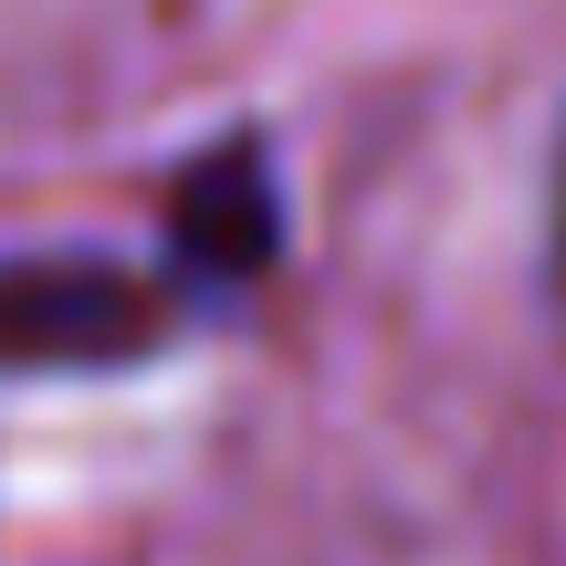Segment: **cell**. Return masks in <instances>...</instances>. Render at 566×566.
<instances>
[{"mask_svg":"<svg viewBox=\"0 0 566 566\" xmlns=\"http://www.w3.org/2000/svg\"><path fill=\"white\" fill-rule=\"evenodd\" d=\"M189 315L168 263L116 252H0V378H63V367H137Z\"/></svg>","mask_w":566,"mask_h":566,"instance_id":"obj_1","label":"cell"},{"mask_svg":"<svg viewBox=\"0 0 566 566\" xmlns=\"http://www.w3.org/2000/svg\"><path fill=\"white\" fill-rule=\"evenodd\" d=\"M283 252V200H273V158L252 126L210 137L200 158L168 168V200H158V263L179 273V294H242L252 273H273Z\"/></svg>","mask_w":566,"mask_h":566,"instance_id":"obj_2","label":"cell"},{"mask_svg":"<svg viewBox=\"0 0 566 566\" xmlns=\"http://www.w3.org/2000/svg\"><path fill=\"white\" fill-rule=\"evenodd\" d=\"M546 273L566 294V126H556V168H546Z\"/></svg>","mask_w":566,"mask_h":566,"instance_id":"obj_3","label":"cell"}]
</instances>
